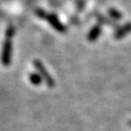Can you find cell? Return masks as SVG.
<instances>
[{
    "label": "cell",
    "mask_w": 131,
    "mask_h": 131,
    "mask_svg": "<svg viewBox=\"0 0 131 131\" xmlns=\"http://www.w3.org/2000/svg\"><path fill=\"white\" fill-rule=\"evenodd\" d=\"M34 66H35V68H36V70L38 71V74L41 76V78L42 80H44L47 84L49 85V88H54V85H56V83H54V80L52 79V77L50 74H49V72L48 70L46 69V67L44 66L42 62L40 60H34Z\"/></svg>",
    "instance_id": "obj_1"
},
{
    "label": "cell",
    "mask_w": 131,
    "mask_h": 131,
    "mask_svg": "<svg viewBox=\"0 0 131 131\" xmlns=\"http://www.w3.org/2000/svg\"><path fill=\"white\" fill-rule=\"evenodd\" d=\"M11 56H12V42H11V39L7 38L3 45V50H2L1 60H2L3 65H9L10 61H11Z\"/></svg>",
    "instance_id": "obj_2"
},
{
    "label": "cell",
    "mask_w": 131,
    "mask_h": 131,
    "mask_svg": "<svg viewBox=\"0 0 131 131\" xmlns=\"http://www.w3.org/2000/svg\"><path fill=\"white\" fill-rule=\"evenodd\" d=\"M46 19H47V20L49 21V24H51L56 31H58V32H60V33H63L66 31L65 26L63 25V24L58 19V18L56 17V15H47Z\"/></svg>",
    "instance_id": "obj_3"
},
{
    "label": "cell",
    "mask_w": 131,
    "mask_h": 131,
    "mask_svg": "<svg viewBox=\"0 0 131 131\" xmlns=\"http://www.w3.org/2000/svg\"><path fill=\"white\" fill-rule=\"evenodd\" d=\"M129 33H131V23H126L124 25L117 28V30L115 32L114 38L117 40H121L125 36H127Z\"/></svg>",
    "instance_id": "obj_4"
},
{
    "label": "cell",
    "mask_w": 131,
    "mask_h": 131,
    "mask_svg": "<svg viewBox=\"0 0 131 131\" xmlns=\"http://www.w3.org/2000/svg\"><path fill=\"white\" fill-rule=\"evenodd\" d=\"M101 34V24H96L89 30V33L88 35V39L89 42H95Z\"/></svg>",
    "instance_id": "obj_5"
},
{
    "label": "cell",
    "mask_w": 131,
    "mask_h": 131,
    "mask_svg": "<svg viewBox=\"0 0 131 131\" xmlns=\"http://www.w3.org/2000/svg\"><path fill=\"white\" fill-rule=\"evenodd\" d=\"M108 13L110 15V17L112 18L113 19H115V20H119V19H122V15L121 12H118L117 9H115V8H110V9L108 10Z\"/></svg>",
    "instance_id": "obj_6"
},
{
    "label": "cell",
    "mask_w": 131,
    "mask_h": 131,
    "mask_svg": "<svg viewBox=\"0 0 131 131\" xmlns=\"http://www.w3.org/2000/svg\"><path fill=\"white\" fill-rule=\"evenodd\" d=\"M29 80H30V82L32 83L34 85H39V84H42V78H41V76L39 75L38 73H32V74H30L29 75Z\"/></svg>",
    "instance_id": "obj_7"
},
{
    "label": "cell",
    "mask_w": 131,
    "mask_h": 131,
    "mask_svg": "<svg viewBox=\"0 0 131 131\" xmlns=\"http://www.w3.org/2000/svg\"><path fill=\"white\" fill-rule=\"evenodd\" d=\"M14 33H15V28L13 27V26H10L8 29H7V33H6V36L9 38H11L13 35H14Z\"/></svg>",
    "instance_id": "obj_8"
},
{
    "label": "cell",
    "mask_w": 131,
    "mask_h": 131,
    "mask_svg": "<svg viewBox=\"0 0 131 131\" xmlns=\"http://www.w3.org/2000/svg\"><path fill=\"white\" fill-rule=\"evenodd\" d=\"M130 123H131V122H130Z\"/></svg>",
    "instance_id": "obj_9"
}]
</instances>
